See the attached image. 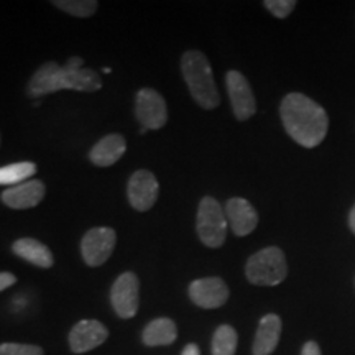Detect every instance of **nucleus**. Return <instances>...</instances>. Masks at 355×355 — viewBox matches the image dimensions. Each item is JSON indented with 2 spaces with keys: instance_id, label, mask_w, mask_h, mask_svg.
I'll return each mask as SVG.
<instances>
[{
  "instance_id": "obj_1",
  "label": "nucleus",
  "mask_w": 355,
  "mask_h": 355,
  "mask_svg": "<svg viewBox=\"0 0 355 355\" xmlns=\"http://www.w3.org/2000/svg\"><path fill=\"white\" fill-rule=\"evenodd\" d=\"M71 89V91L96 92L102 89V79L94 69L84 68L81 58H69L66 64H58L56 61H48L35 71L28 81V96L38 97L53 94L56 91Z\"/></svg>"
},
{
  "instance_id": "obj_2",
  "label": "nucleus",
  "mask_w": 355,
  "mask_h": 355,
  "mask_svg": "<svg viewBox=\"0 0 355 355\" xmlns=\"http://www.w3.org/2000/svg\"><path fill=\"white\" fill-rule=\"evenodd\" d=\"M279 115L288 135L304 148H314L326 139L329 119L318 102L300 92H291L279 105Z\"/></svg>"
},
{
  "instance_id": "obj_3",
  "label": "nucleus",
  "mask_w": 355,
  "mask_h": 355,
  "mask_svg": "<svg viewBox=\"0 0 355 355\" xmlns=\"http://www.w3.org/2000/svg\"><path fill=\"white\" fill-rule=\"evenodd\" d=\"M181 71L193 99L202 109H216L220 104L209 60L201 51H186L181 58Z\"/></svg>"
},
{
  "instance_id": "obj_4",
  "label": "nucleus",
  "mask_w": 355,
  "mask_h": 355,
  "mask_svg": "<svg viewBox=\"0 0 355 355\" xmlns=\"http://www.w3.org/2000/svg\"><path fill=\"white\" fill-rule=\"evenodd\" d=\"M288 275L286 257L282 248L266 247L248 259L245 277L252 285L277 286Z\"/></svg>"
},
{
  "instance_id": "obj_5",
  "label": "nucleus",
  "mask_w": 355,
  "mask_h": 355,
  "mask_svg": "<svg viewBox=\"0 0 355 355\" xmlns=\"http://www.w3.org/2000/svg\"><path fill=\"white\" fill-rule=\"evenodd\" d=\"M227 227L229 222L225 209H222V206L214 198H202V201L199 202L196 229L204 245L211 248L222 247V243L225 242V235H227Z\"/></svg>"
},
{
  "instance_id": "obj_6",
  "label": "nucleus",
  "mask_w": 355,
  "mask_h": 355,
  "mask_svg": "<svg viewBox=\"0 0 355 355\" xmlns=\"http://www.w3.org/2000/svg\"><path fill=\"white\" fill-rule=\"evenodd\" d=\"M135 115L146 130H158L166 125L168 107L159 92L152 87L140 89L135 99Z\"/></svg>"
},
{
  "instance_id": "obj_7",
  "label": "nucleus",
  "mask_w": 355,
  "mask_h": 355,
  "mask_svg": "<svg viewBox=\"0 0 355 355\" xmlns=\"http://www.w3.org/2000/svg\"><path fill=\"white\" fill-rule=\"evenodd\" d=\"M115 230L110 227H94L84 234L81 241L83 260L89 266H101L109 260L115 248Z\"/></svg>"
},
{
  "instance_id": "obj_8",
  "label": "nucleus",
  "mask_w": 355,
  "mask_h": 355,
  "mask_svg": "<svg viewBox=\"0 0 355 355\" xmlns=\"http://www.w3.org/2000/svg\"><path fill=\"white\" fill-rule=\"evenodd\" d=\"M139 291L140 282L133 272L122 273L115 279L112 291H110V301L119 318L130 319L135 316L139 311Z\"/></svg>"
},
{
  "instance_id": "obj_9",
  "label": "nucleus",
  "mask_w": 355,
  "mask_h": 355,
  "mask_svg": "<svg viewBox=\"0 0 355 355\" xmlns=\"http://www.w3.org/2000/svg\"><path fill=\"white\" fill-rule=\"evenodd\" d=\"M225 84H227L230 105H232L235 117L239 121H247L252 115H255L257 102L247 78L239 71H229L225 76Z\"/></svg>"
},
{
  "instance_id": "obj_10",
  "label": "nucleus",
  "mask_w": 355,
  "mask_h": 355,
  "mask_svg": "<svg viewBox=\"0 0 355 355\" xmlns=\"http://www.w3.org/2000/svg\"><path fill=\"white\" fill-rule=\"evenodd\" d=\"M159 186L157 178L148 170L135 171L128 181L127 196L133 209L145 212L152 209L158 199Z\"/></svg>"
},
{
  "instance_id": "obj_11",
  "label": "nucleus",
  "mask_w": 355,
  "mask_h": 355,
  "mask_svg": "<svg viewBox=\"0 0 355 355\" xmlns=\"http://www.w3.org/2000/svg\"><path fill=\"white\" fill-rule=\"evenodd\" d=\"M189 298L202 309H216L227 303L229 288L217 277L194 279L189 285Z\"/></svg>"
},
{
  "instance_id": "obj_12",
  "label": "nucleus",
  "mask_w": 355,
  "mask_h": 355,
  "mask_svg": "<svg viewBox=\"0 0 355 355\" xmlns=\"http://www.w3.org/2000/svg\"><path fill=\"white\" fill-rule=\"evenodd\" d=\"M109 337V331L104 324L94 319L79 321L69 332V347L74 354H84L99 347Z\"/></svg>"
},
{
  "instance_id": "obj_13",
  "label": "nucleus",
  "mask_w": 355,
  "mask_h": 355,
  "mask_svg": "<svg viewBox=\"0 0 355 355\" xmlns=\"http://www.w3.org/2000/svg\"><path fill=\"white\" fill-rule=\"evenodd\" d=\"M46 194V186L40 180H28L12 186L2 193V202L12 209H30L37 207Z\"/></svg>"
},
{
  "instance_id": "obj_14",
  "label": "nucleus",
  "mask_w": 355,
  "mask_h": 355,
  "mask_svg": "<svg viewBox=\"0 0 355 355\" xmlns=\"http://www.w3.org/2000/svg\"><path fill=\"white\" fill-rule=\"evenodd\" d=\"M229 227L239 237L252 234L259 224V214L250 202L242 198H232L225 204Z\"/></svg>"
},
{
  "instance_id": "obj_15",
  "label": "nucleus",
  "mask_w": 355,
  "mask_h": 355,
  "mask_svg": "<svg viewBox=\"0 0 355 355\" xmlns=\"http://www.w3.org/2000/svg\"><path fill=\"white\" fill-rule=\"evenodd\" d=\"M125 150V139L119 133H112V135H105L104 139H101L92 146L89 159L96 166H112L114 163H117L123 157Z\"/></svg>"
},
{
  "instance_id": "obj_16",
  "label": "nucleus",
  "mask_w": 355,
  "mask_h": 355,
  "mask_svg": "<svg viewBox=\"0 0 355 355\" xmlns=\"http://www.w3.org/2000/svg\"><path fill=\"white\" fill-rule=\"evenodd\" d=\"M279 336H282V319L277 314H266L260 319L252 352L254 355H270L277 349Z\"/></svg>"
},
{
  "instance_id": "obj_17",
  "label": "nucleus",
  "mask_w": 355,
  "mask_h": 355,
  "mask_svg": "<svg viewBox=\"0 0 355 355\" xmlns=\"http://www.w3.org/2000/svg\"><path fill=\"white\" fill-rule=\"evenodd\" d=\"M13 254L24 259L38 268H50L53 266V254L44 243L35 239H19L12 245Z\"/></svg>"
},
{
  "instance_id": "obj_18",
  "label": "nucleus",
  "mask_w": 355,
  "mask_h": 355,
  "mask_svg": "<svg viewBox=\"0 0 355 355\" xmlns=\"http://www.w3.org/2000/svg\"><path fill=\"white\" fill-rule=\"evenodd\" d=\"M178 327L176 324L168 318L153 319L152 322L146 324L141 332V340L148 347H159V345H170L176 340Z\"/></svg>"
},
{
  "instance_id": "obj_19",
  "label": "nucleus",
  "mask_w": 355,
  "mask_h": 355,
  "mask_svg": "<svg viewBox=\"0 0 355 355\" xmlns=\"http://www.w3.org/2000/svg\"><path fill=\"white\" fill-rule=\"evenodd\" d=\"M37 173V165L32 162L12 163L0 168V186H17L28 181Z\"/></svg>"
},
{
  "instance_id": "obj_20",
  "label": "nucleus",
  "mask_w": 355,
  "mask_h": 355,
  "mask_svg": "<svg viewBox=\"0 0 355 355\" xmlns=\"http://www.w3.org/2000/svg\"><path fill=\"white\" fill-rule=\"evenodd\" d=\"M237 350V332L229 324H222L212 337V355H235Z\"/></svg>"
},
{
  "instance_id": "obj_21",
  "label": "nucleus",
  "mask_w": 355,
  "mask_h": 355,
  "mask_svg": "<svg viewBox=\"0 0 355 355\" xmlns=\"http://www.w3.org/2000/svg\"><path fill=\"white\" fill-rule=\"evenodd\" d=\"M53 6L78 19H87L97 12L99 3L96 0H55Z\"/></svg>"
},
{
  "instance_id": "obj_22",
  "label": "nucleus",
  "mask_w": 355,
  "mask_h": 355,
  "mask_svg": "<svg viewBox=\"0 0 355 355\" xmlns=\"http://www.w3.org/2000/svg\"><path fill=\"white\" fill-rule=\"evenodd\" d=\"M0 355H43V349L32 344H0Z\"/></svg>"
},
{
  "instance_id": "obj_23",
  "label": "nucleus",
  "mask_w": 355,
  "mask_h": 355,
  "mask_svg": "<svg viewBox=\"0 0 355 355\" xmlns=\"http://www.w3.org/2000/svg\"><path fill=\"white\" fill-rule=\"evenodd\" d=\"M263 6L270 13H273L277 19H286L290 13L295 10V0H265Z\"/></svg>"
},
{
  "instance_id": "obj_24",
  "label": "nucleus",
  "mask_w": 355,
  "mask_h": 355,
  "mask_svg": "<svg viewBox=\"0 0 355 355\" xmlns=\"http://www.w3.org/2000/svg\"><path fill=\"white\" fill-rule=\"evenodd\" d=\"M15 283H17L15 275L7 273V272H0V291L7 290V288L15 285Z\"/></svg>"
},
{
  "instance_id": "obj_25",
  "label": "nucleus",
  "mask_w": 355,
  "mask_h": 355,
  "mask_svg": "<svg viewBox=\"0 0 355 355\" xmlns=\"http://www.w3.org/2000/svg\"><path fill=\"white\" fill-rule=\"evenodd\" d=\"M301 355H321V349H319V345L314 340H309V343L303 345Z\"/></svg>"
},
{
  "instance_id": "obj_26",
  "label": "nucleus",
  "mask_w": 355,
  "mask_h": 355,
  "mask_svg": "<svg viewBox=\"0 0 355 355\" xmlns=\"http://www.w3.org/2000/svg\"><path fill=\"white\" fill-rule=\"evenodd\" d=\"M181 355H201V354H199V347L196 344H188Z\"/></svg>"
},
{
  "instance_id": "obj_27",
  "label": "nucleus",
  "mask_w": 355,
  "mask_h": 355,
  "mask_svg": "<svg viewBox=\"0 0 355 355\" xmlns=\"http://www.w3.org/2000/svg\"><path fill=\"white\" fill-rule=\"evenodd\" d=\"M349 225H350V229H352V232L355 234V206L352 207V211H350V214H349Z\"/></svg>"
}]
</instances>
